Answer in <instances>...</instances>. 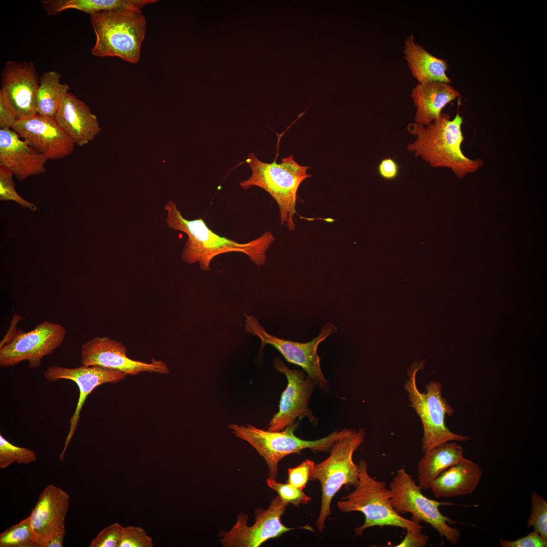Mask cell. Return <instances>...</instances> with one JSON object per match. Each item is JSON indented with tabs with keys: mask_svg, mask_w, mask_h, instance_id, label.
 <instances>
[{
	"mask_svg": "<svg viewBox=\"0 0 547 547\" xmlns=\"http://www.w3.org/2000/svg\"><path fill=\"white\" fill-rule=\"evenodd\" d=\"M246 162L251 174L240 183V187L247 189L257 186L267 191L278 205L281 224H286L289 231L294 230L297 192L302 181L311 177L306 173L309 167L298 164L292 155L282 158L281 163L276 160L269 163L250 152Z\"/></svg>",
	"mask_w": 547,
	"mask_h": 547,
	"instance_id": "obj_3",
	"label": "cell"
},
{
	"mask_svg": "<svg viewBox=\"0 0 547 547\" xmlns=\"http://www.w3.org/2000/svg\"><path fill=\"white\" fill-rule=\"evenodd\" d=\"M429 537L422 532L421 529L408 528L404 539L395 547H424Z\"/></svg>",
	"mask_w": 547,
	"mask_h": 547,
	"instance_id": "obj_35",
	"label": "cell"
},
{
	"mask_svg": "<svg viewBox=\"0 0 547 547\" xmlns=\"http://www.w3.org/2000/svg\"><path fill=\"white\" fill-rule=\"evenodd\" d=\"M403 52L412 74L418 83H451L446 73L449 68L447 62L433 56L422 46L415 43L413 35L410 34L406 38Z\"/></svg>",
	"mask_w": 547,
	"mask_h": 547,
	"instance_id": "obj_23",
	"label": "cell"
},
{
	"mask_svg": "<svg viewBox=\"0 0 547 547\" xmlns=\"http://www.w3.org/2000/svg\"><path fill=\"white\" fill-rule=\"evenodd\" d=\"M390 490L392 505L397 513L400 515L410 513L413 521L429 524L450 544L457 545L459 543V530L448 525L454 524L456 522L442 514L439 510L440 506L455 504L427 498L403 468L397 471L390 484Z\"/></svg>",
	"mask_w": 547,
	"mask_h": 547,
	"instance_id": "obj_9",
	"label": "cell"
},
{
	"mask_svg": "<svg viewBox=\"0 0 547 547\" xmlns=\"http://www.w3.org/2000/svg\"><path fill=\"white\" fill-rule=\"evenodd\" d=\"M273 365L276 370L286 375L288 384L282 394L279 411L270 421L267 430L281 431L295 424L297 418L305 417L311 423H317L318 420L308 405L316 385L314 380L308 376L306 378L302 371L290 369L278 357L274 359Z\"/></svg>",
	"mask_w": 547,
	"mask_h": 547,
	"instance_id": "obj_13",
	"label": "cell"
},
{
	"mask_svg": "<svg viewBox=\"0 0 547 547\" xmlns=\"http://www.w3.org/2000/svg\"><path fill=\"white\" fill-rule=\"evenodd\" d=\"M164 208L167 212L166 222L168 227L188 237L182 252V260L190 264L199 262L201 269L205 271L210 270V264L214 257L229 252L244 253L257 266L263 265L266 251L275 240L272 233L267 231L249 242L239 243L214 232L201 218L186 219L173 201H169Z\"/></svg>",
	"mask_w": 547,
	"mask_h": 547,
	"instance_id": "obj_1",
	"label": "cell"
},
{
	"mask_svg": "<svg viewBox=\"0 0 547 547\" xmlns=\"http://www.w3.org/2000/svg\"><path fill=\"white\" fill-rule=\"evenodd\" d=\"M296 423L281 431H265L247 424H231L229 427L238 438L248 442L264 459L269 468V477L276 479L279 461L291 454L301 455L304 449L319 452H330L334 443L347 435L351 429L335 431L327 436L314 441L301 439L294 434Z\"/></svg>",
	"mask_w": 547,
	"mask_h": 547,
	"instance_id": "obj_8",
	"label": "cell"
},
{
	"mask_svg": "<svg viewBox=\"0 0 547 547\" xmlns=\"http://www.w3.org/2000/svg\"><path fill=\"white\" fill-rule=\"evenodd\" d=\"M153 540L139 526L124 527L119 547H152Z\"/></svg>",
	"mask_w": 547,
	"mask_h": 547,
	"instance_id": "obj_31",
	"label": "cell"
},
{
	"mask_svg": "<svg viewBox=\"0 0 547 547\" xmlns=\"http://www.w3.org/2000/svg\"><path fill=\"white\" fill-rule=\"evenodd\" d=\"M38 547V538L30 516L0 534V547Z\"/></svg>",
	"mask_w": 547,
	"mask_h": 547,
	"instance_id": "obj_26",
	"label": "cell"
},
{
	"mask_svg": "<svg viewBox=\"0 0 547 547\" xmlns=\"http://www.w3.org/2000/svg\"><path fill=\"white\" fill-rule=\"evenodd\" d=\"M47 160L12 129H0V167L19 180L44 173Z\"/></svg>",
	"mask_w": 547,
	"mask_h": 547,
	"instance_id": "obj_19",
	"label": "cell"
},
{
	"mask_svg": "<svg viewBox=\"0 0 547 547\" xmlns=\"http://www.w3.org/2000/svg\"><path fill=\"white\" fill-rule=\"evenodd\" d=\"M37 459L36 453L30 449L12 444L0 435V468H5L11 464H28Z\"/></svg>",
	"mask_w": 547,
	"mask_h": 547,
	"instance_id": "obj_27",
	"label": "cell"
},
{
	"mask_svg": "<svg viewBox=\"0 0 547 547\" xmlns=\"http://www.w3.org/2000/svg\"><path fill=\"white\" fill-rule=\"evenodd\" d=\"M288 505L279 496L276 497L267 510H256L255 521L251 526L247 525V515L238 514L233 527L229 531L220 532V542L225 547H257L269 539L296 529L287 527L281 522Z\"/></svg>",
	"mask_w": 547,
	"mask_h": 547,
	"instance_id": "obj_12",
	"label": "cell"
},
{
	"mask_svg": "<svg viewBox=\"0 0 547 547\" xmlns=\"http://www.w3.org/2000/svg\"><path fill=\"white\" fill-rule=\"evenodd\" d=\"M69 499L66 491L52 484L40 494L29 515L38 538V547H44L53 535L66 529L65 518Z\"/></svg>",
	"mask_w": 547,
	"mask_h": 547,
	"instance_id": "obj_18",
	"label": "cell"
},
{
	"mask_svg": "<svg viewBox=\"0 0 547 547\" xmlns=\"http://www.w3.org/2000/svg\"><path fill=\"white\" fill-rule=\"evenodd\" d=\"M12 129L48 160L64 158L74 149V143L54 118L34 114L17 120Z\"/></svg>",
	"mask_w": 547,
	"mask_h": 547,
	"instance_id": "obj_16",
	"label": "cell"
},
{
	"mask_svg": "<svg viewBox=\"0 0 547 547\" xmlns=\"http://www.w3.org/2000/svg\"><path fill=\"white\" fill-rule=\"evenodd\" d=\"M13 175V173L9 170L0 167V200L13 201L22 207L35 211L37 209L36 206L25 200L16 192Z\"/></svg>",
	"mask_w": 547,
	"mask_h": 547,
	"instance_id": "obj_30",
	"label": "cell"
},
{
	"mask_svg": "<svg viewBox=\"0 0 547 547\" xmlns=\"http://www.w3.org/2000/svg\"><path fill=\"white\" fill-rule=\"evenodd\" d=\"M66 333L63 325L47 320L29 332L18 330L11 342L0 347V366L13 367L27 361L29 368H38L44 357L62 345Z\"/></svg>",
	"mask_w": 547,
	"mask_h": 547,
	"instance_id": "obj_10",
	"label": "cell"
},
{
	"mask_svg": "<svg viewBox=\"0 0 547 547\" xmlns=\"http://www.w3.org/2000/svg\"><path fill=\"white\" fill-rule=\"evenodd\" d=\"M425 361L415 362L408 368L409 378L404 385L408 394L410 406L415 410L422 423V451L423 453L446 442H464L470 439L469 436L454 433L445 424V416H452L454 410L443 397V386L440 382L435 380L429 382L425 385L426 392L424 393H421L418 389L416 374L419 370L424 369Z\"/></svg>",
	"mask_w": 547,
	"mask_h": 547,
	"instance_id": "obj_6",
	"label": "cell"
},
{
	"mask_svg": "<svg viewBox=\"0 0 547 547\" xmlns=\"http://www.w3.org/2000/svg\"><path fill=\"white\" fill-rule=\"evenodd\" d=\"M54 119L60 127L80 146L88 144L101 131L95 115L72 93H68Z\"/></svg>",
	"mask_w": 547,
	"mask_h": 547,
	"instance_id": "obj_20",
	"label": "cell"
},
{
	"mask_svg": "<svg viewBox=\"0 0 547 547\" xmlns=\"http://www.w3.org/2000/svg\"><path fill=\"white\" fill-rule=\"evenodd\" d=\"M531 512L527 521L528 527L533 526L535 531L547 540V502L542 497L533 492L531 494Z\"/></svg>",
	"mask_w": 547,
	"mask_h": 547,
	"instance_id": "obj_28",
	"label": "cell"
},
{
	"mask_svg": "<svg viewBox=\"0 0 547 547\" xmlns=\"http://www.w3.org/2000/svg\"><path fill=\"white\" fill-rule=\"evenodd\" d=\"M315 464L314 461L306 459L298 466L290 468L287 483L303 490L309 480V475Z\"/></svg>",
	"mask_w": 547,
	"mask_h": 547,
	"instance_id": "obj_33",
	"label": "cell"
},
{
	"mask_svg": "<svg viewBox=\"0 0 547 547\" xmlns=\"http://www.w3.org/2000/svg\"><path fill=\"white\" fill-rule=\"evenodd\" d=\"M459 96V92L449 84L418 83L411 93L416 107L414 123L423 126L433 123L440 117L442 109Z\"/></svg>",
	"mask_w": 547,
	"mask_h": 547,
	"instance_id": "obj_21",
	"label": "cell"
},
{
	"mask_svg": "<svg viewBox=\"0 0 547 547\" xmlns=\"http://www.w3.org/2000/svg\"><path fill=\"white\" fill-rule=\"evenodd\" d=\"M124 527L119 523L102 529L91 541L89 547H119Z\"/></svg>",
	"mask_w": 547,
	"mask_h": 547,
	"instance_id": "obj_32",
	"label": "cell"
},
{
	"mask_svg": "<svg viewBox=\"0 0 547 547\" xmlns=\"http://www.w3.org/2000/svg\"><path fill=\"white\" fill-rule=\"evenodd\" d=\"M502 547H546L547 540L542 538L535 531L531 532L526 536L515 540H506L500 539Z\"/></svg>",
	"mask_w": 547,
	"mask_h": 547,
	"instance_id": "obj_34",
	"label": "cell"
},
{
	"mask_svg": "<svg viewBox=\"0 0 547 547\" xmlns=\"http://www.w3.org/2000/svg\"><path fill=\"white\" fill-rule=\"evenodd\" d=\"M245 330L259 338L261 350L266 344H270L278 349L287 361L300 366L315 381L321 389L327 391L329 383L321 368L320 358L317 353L319 344L337 330L332 323L328 322L321 329L318 336L309 342L300 343L278 338L268 334L252 316H246Z\"/></svg>",
	"mask_w": 547,
	"mask_h": 547,
	"instance_id": "obj_11",
	"label": "cell"
},
{
	"mask_svg": "<svg viewBox=\"0 0 547 547\" xmlns=\"http://www.w3.org/2000/svg\"><path fill=\"white\" fill-rule=\"evenodd\" d=\"M268 486L276 491L282 500L287 504L299 506L300 504H306L311 499L303 492L302 489L297 488L288 483L278 482L276 479L269 477L266 479Z\"/></svg>",
	"mask_w": 547,
	"mask_h": 547,
	"instance_id": "obj_29",
	"label": "cell"
},
{
	"mask_svg": "<svg viewBox=\"0 0 547 547\" xmlns=\"http://www.w3.org/2000/svg\"><path fill=\"white\" fill-rule=\"evenodd\" d=\"M364 429L350 430L337 441L333 446L330 456L315 464L309 480H319L322 491V502L316 525L318 530H324L326 519L331 515L330 505L336 493L344 485L356 487L359 482L358 465L353 459L354 452L364 441Z\"/></svg>",
	"mask_w": 547,
	"mask_h": 547,
	"instance_id": "obj_7",
	"label": "cell"
},
{
	"mask_svg": "<svg viewBox=\"0 0 547 547\" xmlns=\"http://www.w3.org/2000/svg\"><path fill=\"white\" fill-rule=\"evenodd\" d=\"M60 77V74L56 71H48L40 77L36 99L38 114L54 118L69 93L68 85L62 84Z\"/></svg>",
	"mask_w": 547,
	"mask_h": 547,
	"instance_id": "obj_25",
	"label": "cell"
},
{
	"mask_svg": "<svg viewBox=\"0 0 547 547\" xmlns=\"http://www.w3.org/2000/svg\"><path fill=\"white\" fill-rule=\"evenodd\" d=\"M127 375L126 373L122 371L98 366L82 365L73 368L51 366L46 369L44 377L47 381L56 382L61 379L72 380L77 384L80 391L75 411L70 418L69 432L62 451L59 455L61 461L64 460L66 451L80 421L81 410L89 395L98 386L106 383L118 382L124 379Z\"/></svg>",
	"mask_w": 547,
	"mask_h": 547,
	"instance_id": "obj_14",
	"label": "cell"
},
{
	"mask_svg": "<svg viewBox=\"0 0 547 547\" xmlns=\"http://www.w3.org/2000/svg\"><path fill=\"white\" fill-rule=\"evenodd\" d=\"M378 171L382 178L387 180H393L399 174V166L393 159L385 158L382 160L378 165Z\"/></svg>",
	"mask_w": 547,
	"mask_h": 547,
	"instance_id": "obj_37",
	"label": "cell"
},
{
	"mask_svg": "<svg viewBox=\"0 0 547 547\" xmlns=\"http://www.w3.org/2000/svg\"><path fill=\"white\" fill-rule=\"evenodd\" d=\"M81 362L82 365L101 366L131 375L145 372L162 374L170 372L167 365L161 360L153 358L148 363L131 359L127 356L126 347L121 342L107 336H97L84 343L81 349Z\"/></svg>",
	"mask_w": 547,
	"mask_h": 547,
	"instance_id": "obj_15",
	"label": "cell"
},
{
	"mask_svg": "<svg viewBox=\"0 0 547 547\" xmlns=\"http://www.w3.org/2000/svg\"><path fill=\"white\" fill-rule=\"evenodd\" d=\"M482 474L478 464L464 458L441 473L429 489L436 498L470 494L476 488Z\"/></svg>",
	"mask_w": 547,
	"mask_h": 547,
	"instance_id": "obj_22",
	"label": "cell"
},
{
	"mask_svg": "<svg viewBox=\"0 0 547 547\" xmlns=\"http://www.w3.org/2000/svg\"><path fill=\"white\" fill-rule=\"evenodd\" d=\"M17 119L4 97L0 94V127L2 129H12Z\"/></svg>",
	"mask_w": 547,
	"mask_h": 547,
	"instance_id": "obj_36",
	"label": "cell"
},
{
	"mask_svg": "<svg viewBox=\"0 0 547 547\" xmlns=\"http://www.w3.org/2000/svg\"><path fill=\"white\" fill-rule=\"evenodd\" d=\"M424 454L417 467L418 485L422 490L429 489L441 473L464 458L462 447L454 442L442 444Z\"/></svg>",
	"mask_w": 547,
	"mask_h": 547,
	"instance_id": "obj_24",
	"label": "cell"
},
{
	"mask_svg": "<svg viewBox=\"0 0 547 547\" xmlns=\"http://www.w3.org/2000/svg\"><path fill=\"white\" fill-rule=\"evenodd\" d=\"M65 534L66 529L56 533L48 540L44 547L63 546V540Z\"/></svg>",
	"mask_w": 547,
	"mask_h": 547,
	"instance_id": "obj_38",
	"label": "cell"
},
{
	"mask_svg": "<svg viewBox=\"0 0 547 547\" xmlns=\"http://www.w3.org/2000/svg\"><path fill=\"white\" fill-rule=\"evenodd\" d=\"M367 463L361 460L358 464L359 482L355 489L337 502L342 513L360 512L365 517L364 523L356 528V535L362 536L364 531L375 526H393L407 529H422L419 523L400 515L391 503L392 493L384 481L373 479L367 471Z\"/></svg>",
	"mask_w": 547,
	"mask_h": 547,
	"instance_id": "obj_5",
	"label": "cell"
},
{
	"mask_svg": "<svg viewBox=\"0 0 547 547\" xmlns=\"http://www.w3.org/2000/svg\"><path fill=\"white\" fill-rule=\"evenodd\" d=\"M462 118L458 113L452 120L448 114L441 113L438 119L426 126L410 123L407 130L416 139L407 148L432 167L449 168L458 177L475 172L484 161L471 159L462 151Z\"/></svg>",
	"mask_w": 547,
	"mask_h": 547,
	"instance_id": "obj_2",
	"label": "cell"
},
{
	"mask_svg": "<svg viewBox=\"0 0 547 547\" xmlns=\"http://www.w3.org/2000/svg\"><path fill=\"white\" fill-rule=\"evenodd\" d=\"M96 40L92 54L99 57L116 56L137 63L145 36L146 21L141 11L113 10L90 15Z\"/></svg>",
	"mask_w": 547,
	"mask_h": 547,
	"instance_id": "obj_4",
	"label": "cell"
},
{
	"mask_svg": "<svg viewBox=\"0 0 547 547\" xmlns=\"http://www.w3.org/2000/svg\"><path fill=\"white\" fill-rule=\"evenodd\" d=\"M40 82L31 62H6L2 75L1 94L17 120L37 113L36 99Z\"/></svg>",
	"mask_w": 547,
	"mask_h": 547,
	"instance_id": "obj_17",
	"label": "cell"
}]
</instances>
